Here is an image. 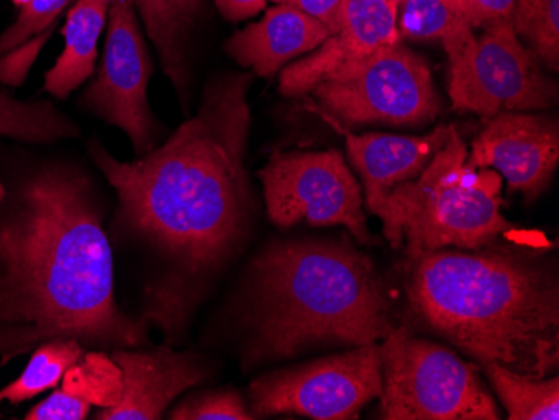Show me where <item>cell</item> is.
Here are the masks:
<instances>
[{
  "label": "cell",
  "mask_w": 559,
  "mask_h": 420,
  "mask_svg": "<svg viewBox=\"0 0 559 420\" xmlns=\"http://www.w3.org/2000/svg\"><path fill=\"white\" fill-rule=\"evenodd\" d=\"M312 94L345 127H423L441 111L429 65L401 40L342 69Z\"/></svg>",
  "instance_id": "cell-7"
},
{
  "label": "cell",
  "mask_w": 559,
  "mask_h": 420,
  "mask_svg": "<svg viewBox=\"0 0 559 420\" xmlns=\"http://www.w3.org/2000/svg\"><path fill=\"white\" fill-rule=\"evenodd\" d=\"M250 362L288 359L322 341L384 340L394 324L384 281L348 244L287 241L251 266L247 309Z\"/></svg>",
  "instance_id": "cell-4"
},
{
  "label": "cell",
  "mask_w": 559,
  "mask_h": 420,
  "mask_svg": "<svg viewBox=\"0 0 559 420\" xmlns=\"http://www.w3.org/2000/svg\"><path fill=\"white\" fill-rule=\"evenodd\" d=\"M380 375L379 419H501L471 363L405 327H395L380 345Z\"/></svg>",
  "instance_id": "cell-6"
},
{
  "label": "cell",
  "mask_w": 559,
  "mask_h": 420,
  "mask_svg": "<svg viewBox=\"0 0 559 420\" xmlns=\"http://www.w3.org/2000/svg\"><path fill=\"white\" fill-rule=\"evenodd\" d=\"M399 36L439 40L449 62L469 55L476 34L448 0H399Z\"/></svg>",
  "instance_id": "cell-20"
},
{
  "label": "cell",
  "mask_w": 559,
  "mask_h": 420,
  "mask_svg": "<svg viewBox=\"0 0 559 420\" xmlns=\"http://www.w3.org/2000/svg\"><path fill=\"white\" fill-rule=\"evenodd\" d=\"M121 370L111 357L100 352L84 353L69 367L59 391L34 407L27 420H84L91 407L116 406L121 399Z\"/></svg>",
  "instance_id": "cell-17"
},
{
  "label": "cell",
  "mask_w": 559,
  "mask_h": 420,
  "mask_svg": "<svg viewBox=\"0 0 559 420\" xmlns=\"http://www.w3.org/2000/svg\"><path fill=\"white\" fill-rule=\"evenodd\" d=\"M502 178L467 163L457 131L416 180L395 188L382 219L394 249L407 241V255L432 250H477L511 231L501 213Z\"/></svg>",
  "instance_id": "cell-5"
},
{
  "label": "cell",
  "mask_w": 559,
  "mask_h": 420,
  "mask_svg": "<svg viewBox=\"0 0 559 420\" xmlns=\"http://www.w3.org/2000/svg\"><path fill=\"white\" fill-rule=\"evenodd\" d=\"M489 381L510 420H558L559 379L531 377L489 363Z\"/></svg>",
  "instance_id": "cell-21"
},
{
  "label": "cell",
  "mask_w": 559,
  "mask_h": 420,
  "mask_svg": "<svg viewBox=\"0 0 559 420\" xmlns=\"http://www.w3.org/2000/svg\"><path fill=\"white\" fill-rule=\"evenodd\" d=\"M284 2L295 5L305 14L322 22L330 34L335 33L341 26L342 15L347 4V0H284Z\"/></svg>",
  "instance_id": "cell-28"
},
{
  "label": "cell",
  "mask_w": 559,
  "mask_h": 420,
  "mask_svg": "<svg viewBox=\"0 0 559 420\" xmlns=\"http://www.w3.org/2000/svg\"><path fill=\"white\" fill-rule=\"evenodd\" d=\"M55 338L111 350L146 338L144 325L116 303L93 190L64 168L25 181L0 219V357L8 362Z\"/></svg>",
  "instance_id": "cell-1"
},
{
  "label": "cell",
  "mask_w": 559,
  "mask_h": 420,
  "mask_svg": "<svg viewBox=\"0 0 559 420\" xmlns=\"http://www.w3.org/2000/svg\"><path fill=\"white\" fill-rule=\"evenodd\" d=\"M511 22L539 62L558 71L559 0H516Z\"/></svg>",
  "instance_id": "cell-24"
},
{
  "label": "cell",
  "mask_w": 559,
  "mask_h": 420,
  "mask_svg": "<svg viewBox=\"0 0 559 420\" xmlns=\"http://www.w3.org/2000/svg\"><path fill=\"white\" fill-rule=\"evenodd\" d=\"M175 420H251L255 416L245 406L243 397L234 388L194 395L171 410Z\"/></svg>",
  "instance_id": "cell-25"
},
{
  "label": "cell",
  "mask_w": 559,
  "mask_h": 420,
  "mask_svg": "<svg viewBox=\"0 0 559 420\" xmlns=\"http://www.w3.org/2000/svg\"><path fill=\"white\" fill-rule=\"evenodd\" d=\"M111 359L121 370L122 394L116 406L96 413L99 420L162 419L181 392L205 379V370L194 357L168 347L151 352L118 349Z\"/></svg>",
  "instance_id": "cell-14"
},
{
  "label": "cell",
  "mask_w": 559,
  "mask_h": 420,
  "mask_svg": "<svg viewBox=\"0 0 559 420\" xmlns=\"http://www.w3.org/2000/svg\"><path fill=\"white\" fill-rule=\"evenodd\" d=\"M330 36L322 22L288 2L269 9L262 21L226 40L225 51L238 65L260 77L275 76L300 56L316 51Z\"/></svg>",
  "instance_id": "cell-16"
},
{
  "label": "cell",
  "mask_w": 559,
  "mask_h": 420,
  "mask_svg": "<svg viewBox=\"0 0 559 420\" xmlns=\"http://www.w3.org/2000/svg\"><path fill=\"white\" fill-rule=\"evenodd\" d=\"M84 356L83 344L72 338H55L37 345L21 377L0 391V403L21 404L55 388L69 367Z\"/></svg>",
  "instance_id": "cell-22"
},
{
  "label": "cell",
  "mask_w": 559,
  "mask_h": 420,
  "mask_svg": "<svg viewBox=\"0 0 559 420\" xmlns=\"http://www.w3.org/2000/svg\"><path fill=\"white\" fill-rule=\"evenodd\" d=\"M399 0H347L341 26L316 51L292 62L280 74V93L300 97L342 69L401 40Z\"/></svg>",
  "instance_id": "cell-13"
},
{
  "label": "cell",
  "mask_w": 559,
  "mask_h": 420,
  "mask_svg": "<svg viewBox=\"0 0 559 420\" xmlns=\"http://www.w3.org/2000/svg\"><path fill=\"white\" fill-rule=\"evenodd\" d=\"M405 293L430 331L485 365L538 379L558 369V274L542 253L496 241L419 253Z\"/></svg>",
  "instance_id": "cell-3"
},
{
  "label": "cell",
  "mask_w": 559,
  "mask_h": 420,
  "mask_svg": "<svg viewBox=\"0 0 559 420\" xmlns=\"http://www.w3.org/2000/svg\"><path fill=\"white\" fill-rule=\"evenodd\" d=\"M270 0H215L216 8L223 19L230 22L247 21L255 17L266 8ZM272 2H284V0H272Z\"/></svg>",
  "instance_id": "cell-29"
},
{
  "label": "cell",
  "mask_w": 559,
  "mask_h": 420,
  "mask_svg": "<svg viewBox=\"0 0 559 420\" xmlns=\"http://www.w3.org/2000/svg\"><path fill=\"white\" fill-rule=\"evenodd\" d=\"M253 74L210 81L200 109L158 149L119 161L94 144L91 156L118 193V221L188 274L215 268L250 224L245 169Z\"/></svg>",
  "instance_id": "cell-2"
},
{
  "label": "cell",
  "mask_w": 559,
  "mask_h": 420,
  "mask_svg": "<svg viewBox=\"0 0 559 420\" xmlns=\"http://www.w3.org/2000/svg\"><path fill=\"white\" fill-rule=\"evenodd\" d=\"M17 8H24V5L29 4V2H33V0H12Z\"/></svg>",
  "instance_id": "cell-30"
},
{
  "label": "cell",
  "mask_w": 559,
  "mask_h": 420,
  "mask_svg": "<svg viewBox=\"0 0 559 420\" xmlns=\"http://www.w3.org/2000/svg\"><path fill=\"white\" fill-rule=\"evenodd\" d=\"M260 181L266 212L278 227L341 225L360 243L370 241L362 193L341 153H273Z\"/></svg>",
  "instance_id": "cell-10"
},
{
  "label": "cell",
  "mask_w": 559,
  "mask_h": 420,
  "mask_svg": "<svg viewBox=\"0 0 559 420\" xmlns=\"http://www.w3.org/2000/svg\"><path fill=\"white\" fill-rule=\"evenodd\" d=\"M467 163L473 168L495 169L510 190L535 202L558 168V121L527 112H501L486 119L467 152Z\"/></svg>",
  "instance_id": "cell-12"
},
{
  "label": "cell",
  "mask_w": 559,
  "mask_h": 420,
  "mask_svg": "<svg viewBox=\"0 0 559 420\" xmlns=\"http://www.w3.org/2000/svg\"><path fill=\"white\" fill-rule=\"evenodd\" d=\"M454 130V127H438L426 136L344 131L348 158L362 177L366 203L373 215L385 218L389 194L401 184L416 180Z\"/></svg>",
  "instance_id": "cell-15"
},
{
  "label": "cell",
  "mask_w": 559,
  "mask_h": 420,
  "mask_svg": "<svg viewBox=\"0 0 559 420\" xmlns=\"http://www.w3.org/2000/svg\"><path fill=\"white\" fill-rule=\"evenodd\" d=\"M151 72L133 2L111 0L105 55L84 101L97 118L130 137L138 158L155 149L156 122L147 101Z\"/></svg>",
  "instance_id": "cell-11"
},
{
  "label": "cell",
  "mask_w": 559,
  "mask_h": 420,
  "mask_svg": "<svg viewBox=\"0 0 559 420\" xmlns=\"http://www.w3.org/2000/svg\"><path fill=\"white\" fill-rule=\"evenodd\" d=\"M449 96L457 111L491 119L501 112L551 108L558 87L535 52L521 43L513 22L499 21L476 36L469 56L449 64Z\"/></svg>",
  "instance_id": "cell-9"
},
{
  "label": "cell",
  "mask_w": 559,
  "mask_h": 420,
  "mask_svg": "<svg viewBox=\"0 0 559 420\" xmlns=\"http://www.w3.org/2000/svg\"><path fill=\"white\" fill-rule=\"evenodd\" d=\"M111 0H75L62 27L64 49L46 74V91L64 99L93 76L97 43L108 22Z\"/></svg>",
  "instance_id": "cell-18"
},
{
  "label": "cell",
  "mask_w": 559,
  "mask_h": 420,
  "mask_svg": "<svg viewBox=\"0 0 559 420\" xmlns=\"http://www.w3.org/2000/svg\"><path fill=\"white\" fill-rule=\"evenodd\" d=\"M143 19L147 37L158 49L163 71L171 80L180 97L190 81L188 69V34L200 0H131Z\"/></svg>",
  "instance_id": "cell-19"
},
{
  "label": "cell",
  "mask_w": 559,
  "mask_h": 420,
  "mask_svg": "<svg viewBox=\"0 0 559 420\" xmlns=\"http://www.w3.org/2000/svg\"><path fill=\"white\" fill-rule=\"evenodd\" d=\"M71 0H33L21 9L17 21L0 36V55L17 51L58 19Z\"/></svg>",
  "instance_id": "cell-26"
},
{
  "label": "cell",
  "mask_w": 559,
  "mask_h": 420,
  "mask_svg": "<svg viewBox=\"0 0 559 420\" xmlns=\"http://www.w3.org/2000/svg\"><path fill=\"white\" fill-rule=\"evenodd\" d=\"M0 134L31 143H49L71 137L75 128L49 103H21L0 93ZM2 200L4 188L0 187Z\"/></svg>",
  "instance_id": "cell-23"
},
{
  "label": "cell",
  "mask_w": 559,
  "mask_h": 420,
  "mask_svg": "<svg viewBox=\"0 0 559 420\" xmlns=\"http://www.w3.org/2000/svg\"><path fill=\"white\" fill-rule=\"evenodd\" d=\"M380 392L379 345H355L348 352L263 375L250 387L251 413L255 419H357L367 404L379 399Z\"/></svg>",
  "instance_id": "cell-8"
},
{
  "label": "cell",
  "mask_w": 559,
  "mask_h": 420,
  "mask_svg": "<svg viewBox=\"0 0 559 420\" xmlns=\"http://www.w3.org/2000/svg\"><path fill=\"white\" fill-rule=\"evenodd\" d=\"M455 12L469 24L476 27L491 26L495 22L511 21L516 0H448Z\"/></svg>",
  "instance_id": "cell-27"
}]
</instances>
